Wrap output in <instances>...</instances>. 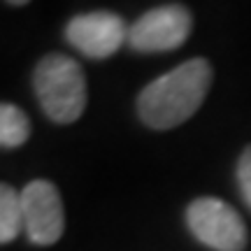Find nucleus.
Instances as JSON below:
<instances>
[{
    "instance_id": "nucleus-10",
    "label": "nucleus",
    "mask_w": 251,
    "mask_h": 251,
    "mask_svg": "<svg viewBox=\"0 0 251 251\" xmlns=\"http://www.w3.org/2000/svg\"><path fill=\"white\" fill-rule=\"evenodd\" d=\"M7 2H9V5H17V7H19V5H26V2H30V0H7Z\"/></svg>"
},
{
    "instance_id": "nucleus-1",
    "label": "nucleus",
    "mask_w": 251,
    "mask_h": 251,
    "mask_svg": "<svg viewBox=\"0 0 251 251\" xmlns=\"http://www.w3.org/2000/svg\"><path fill=\"white\" fill-rule=\"evenodd\" d=\"M209 84L212 65L205 58H191L144 86L137 96V114L153 130H170L196 114Z\"/></svg>"
},
{
    "instance_id": "nucleus-5",
    "label": "nucleus",
    "mask_w": 251,
    "mask_h": 251,
    "mask_svg": "<svg viewBox=\"0 0 251 251\" xmlns=\"http://www.w3.org/2000/svg\"><path fill=\"white\" fill-rule=\"evenodd\" d=\"M21 212H24V230L33 244L49 247L61 240L65 230V209L61 193L51 181H30L21 191Z\"/></svg>"
},
{
    "instance_id": "nucleus-2",
    "label": "nucleus",
    "mask_w": 251,
    "mask_h": 251,
    "mask_svg": "<svg viewBox=\"0 0 251 251\" xmlns=\"http://www.w3.org/2000/svg\"><path fill=\"white\" fill-rule=\"evenodd\" d=\"M35 96L56 124H75L86 109V77L81 65L65 54H47L33 75Z\"/></svg>"
},
{
    "instance_id": "nucleus-7",
    "label": "nucleus",
    "mask_w": 251,
    "mask_h": 251,
    "mask_svg": "<svg viewBox=\"0 0 251 251\" xmlns=\"http://www.w3.org/2000/svg\"><path fill=\"white\" fill-rule=\"evenodd\" d=\"M30 137V121L24 109L0 102V149H17Z\"/></svg>"
},
{
    "instance_id": "nucleus-9",
    "label": "nucleus",
    "mask_w": 251,
    "mask_h": 251,
    "mask_svg": "<svg viewBox=\"0 0 251 251\" xmlns=\"http://www.w3.org/2000/svg\"><path fill=\"white\" fill-rule=\"evenodd\" d=\"M237 181H240V191H242L244 202L251 209V147H247L240 156L237 163Z\"/></svg>"
},
{
    "instance_id": "nucleus-3",
    "label": "nucleus",
    "mask_w": 251,
    "mask_h": 251,
    "mask_svg": "<svg viewBox=\"0 0 251 251\" xmlns=\"http://www.w3.org/2000/svg\"><path fill=\"white\" fill-rule=\"evenodd\" d=\"M191 233L216 251H242L247 247V226L233 207L219 198H198L186 209Z\"/></svg>"
},
{
    "instance_id": "nucleus-6",
    "label": "nucleus",
    "mask_w": 251,
    "mask_h": 251,
    "mask_svg": "<svg viewBox=\"0 0 251 251\" xmlns=\"http://www.w3.org/2000/svg\"><path fill=\"white\" fill-rule=\"evenodd\" d=\"M65 37L77 51L89 58H107L117 54L128 40L126 21L114 12H89L70 19Z\"/></svg>"
},
{
    "instance_id": "nucleus-4",
    "label": "nucleus",
    "mask_w": 251,
    "mask_h": 251,
    "mask_svg": "<svg viewBox=\"0 0 251 251\" xmlns=\"http://www.w3.org/2000/svg\"><path fill=\"white\" fill-rule=\"evenodd\" d=\"M193 19L184 5L153 7L128 28V45L140 54L172 51L186 42Z\"/></svg>"
},
{
    "instance_id": "nucleus-8",
    "label": "nucleus",
    "mask_w": 251,
    "mask_h": 251,
    "mask_svg": "<svg viewBox=\"0 0 251 251\" xmlns=\"http://www.w3.org/2000/svg\"><path fill=\"white\" fill-rule=\"evenodd\" d=\"M21 228H24L21 193H17L9 184H0V244L17 240Z\"/></svg>"
}]
</instances>
